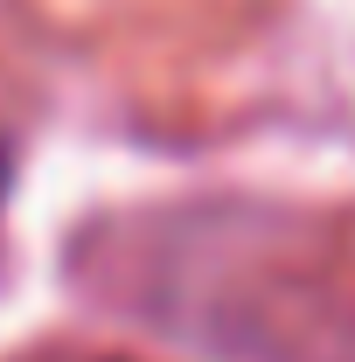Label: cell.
<instances>
[{
  "label": "cell",
  "mask_w": 355,
  "mask_h": 362,
  "mask_svg": "<svg viewBox=\"0 0 355 362\" xmlns=\"http://www.w3.org/2000/svg\"><path fill=\"white\" fill-rule=\"evenodd\" d=\"M0 202H7V153H0Z\"/></svg>",
  "instance_id": "6da1fadb"
}]
</instances>
